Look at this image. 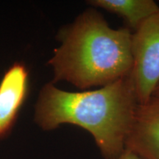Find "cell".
I'll use <instances>...</instances> for the list:
<instances>
[{
  "label": "cell",
  "instance_id": "7",
  "mask_svg": "<svg viewBox=\"0 0 159 159\" xmlns=\"http://www.w3.org/2000/svg\"><path fill=\"white\" fill-rule=\"evenodd\" d=\"M118 159H142L141 158L134 153V152H131V151L125 149L122 154L119 156Z\"/></svg>",
  "mask_w": 159,
  "mask_h": 159
},
{
  "label": "cell",
  "instance_id": "8",
  "mask_svg": "<svg viewBox=\"0 0 159 159\" xmlns=\"http://www.w3.org/2000/svg\"><path fill=\"white\" fill-rule=\"evenodd\" d=\"M152 97H159V83L158 85H157V87L155 89L153 94H152Z\"/></svg>",
  "mask_w": 159,
  "mask_h": 159
},
{
  "label": "cell",
  "instance_id": "5",
  "mask_svg": "<svg viewBox=\"0 0 159 159\" xmlns=\"http://www.w3.org/2000/svg\"><path fill=\"white\" fill-rule=\"evenodd\" d=\"M28 72L25 65L16 63L4 75L0 83V138L14 124L27 92Z\"/></svg>",
  "mask_w": 159,
  "mask_h": 159
},
{
  "label": "cell",
  "instance_id": "4",
  "mask_svg": "<svg viewBox=\"0 0 159 159\" xmlns=\"http://www.w3.org/2000/svg\"><path fill=\"white\" fill-rule=\"evenodd\" d=\"M125 149L142 159H159V97L137 105Z\"/></svg>",
  "mask_w": 159,
  "mask_h": 159
},
{
  "label": "cell",
  "instance_id": "2",
  "mask_svg": "<svg viewBox=\"0 0 159 159\" xmlns=\"http://www.w3.org/2000/svg\"><path fill=\"white\" fill-rule=\"evenodd\" d=\"M57 39L61 45L48 61L53 84L66 81L85 90L130 76L132 33L128 27L111 28L96 9L86 10L61 28Z\"/></svg>",
  "mask_w": 159,
  "mask_h": 159
},
{
  "label": "cell",
  "instance_id": "3",
  "mask_svg": "<svg viewBox=\"0 0 159 159\" xmlns=\"http://www.w3.org/2000/svg\"><path fill=\"white\" fill-rule=\"evenodd\" d=\"M133 67L130 75L139 104L152 98L159 83V11L132 33Z\"/></svg>",
  "mask_w": 159,
  "mask_h": 159
},
{
  "label": "cell",
  "instance_id": "1",
  "mask_svg": "<svg viewBox=\"0 0 159 159\" xmlns=\"http://www.w3.org/2000/svg\"><path fill=\"white\" fill-rule=\"evenodd\" d=\"M130 77L93 91L71 92L47 83L35 107V122L52 130L64 124L92 136L105 159H118L125 150L138 105Z\"/></svg>",
  "mask_w": 159,
  "mask_h": 159
},
{
  "label": "cell",
  "instance_id": "6",
  "mask_svg": "<svg viewBox=\"0 0 159 159\" xmlns=\"http://www.w3.org/2000/svg\"><path fill=\"white\" fill-rule=\"evenodd\" d=\"M87 2L122 17L134 31L159 11L158 5L153 0H90Z\"/></svg>",
  "mask_w": 159,
  "mask_h": 159
}]
</instances>
